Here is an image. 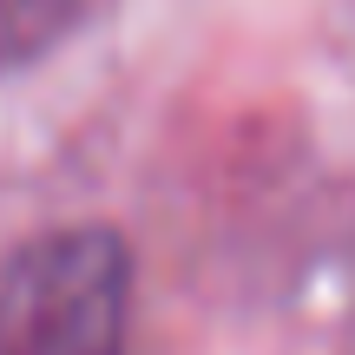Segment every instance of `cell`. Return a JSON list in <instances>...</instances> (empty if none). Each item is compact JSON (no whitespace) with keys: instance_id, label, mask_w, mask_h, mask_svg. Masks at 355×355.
Masks as SVG:
<instances>
[{"instance_id":"1","label":"cell","mask_w":355,"mask_h":355,"mask_svg":"<svg viewBox=\"0 0 355 355\" xmlns=\"http://www.w3.org/2000/svg\"><path fill=\"white\" fill-rule=\"evenodd\" d=\"M132 250L105 224H66L0 263V355H125Z\"/></svg>"},{"instance_id":"2","label":"cell","mask_w":355,"mask_h":355,"mask_svg":"<svg viewBox=\"0 0 355 355\" xmlns=\"http://www.w3.org/2000/svg\"><path fill=\"white\" fill-rule=\"evenodd\" d=\"M79 0H0V66H26L73 26Z\"/></svg>"}]
</instances>
